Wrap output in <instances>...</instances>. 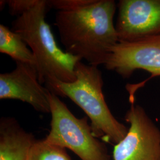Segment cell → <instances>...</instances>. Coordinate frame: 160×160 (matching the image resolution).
I'll return each mask as SVG.
<instances>
[{"label":"cell","instance_id":"11","mask_svg":"<svg viewBox=\"0 0 160 160\" xmlns=\"http://www.w3.org/2000/svg\"><path fill=\"white\" fill-rule=\"evenodd\" d=\"M28 160H72L66 149L37 140L31 149Z\"/></svg>","mask_w":160,"mask_h":160},{"label":"cell","instance_id":"2","mask_svg":"<svg viewBox=\"0 0 160 160\" xmlns=\"http://www.w3.org/2000/svg\"><path fill=\"white\" fill-rule=\"evenodd\" d=\"M75 73L74 82L50 80L45 83L46 88L59 97H68L86 113L95 137L119 143L129 128L114 118L105 101L101 71L97 66L80 61L75 65Z\"/></svg>","mask_w":160,"mask_h":160},{"label":"cell","instance_id":"4","mask_svg":"<svg viewBox=\"0 0 160 160\" xmlns=\"http://www.w3.org/2000/svg\"><path fill=\"white\" fill-rule=\"evenodd\" d=\"M51 121L47 143L68 148L81 160H110L104 143L95 137L88 117L77 118L59 96L49 92Z\"/></svg>","mask_w":160,"mask_h":160},{"label":"cell","instance_id":"3","mask_svg":"<svg viewBox=\"0 0 160 160\" xmlns=\"http://www.w3.org/2000/svg\"><path fill=\"white\" fill-rule=\"evenodd\" d=\"M49 9L48 1L39 0L36 6L12 22V30L23 38L33 52L42 84L52 80L72 82L76 79L75 65L81 60L58 45L46 22Z\"/></svg>","mask_w":160,"mask_h":160},{"label":"cell","instance_id":"10","mask_svg":"<svg viewBox=\"0 0 160 160\" xmlns=\"http://www.w3.org/2000/svg\"><path fill=\"white\" fill-rule=\"evenodd\" d=\"M0 52L16 62L29 63L36 68L34 55L23 38L4 24L0 25Z\"/></svg>","mask_w":160,"mask_h":160},{"label":"cell","instance_id":"12","mask_svg":"<svg viewBox=\"0 0 160 160\" xmlns=\"http://www.w3.org/2000/svg\"><path fill=\"white\" fill-rule=\"evenodd\" d=\"M49 8L58 11H74L87 6L92 0H51L48 1Z\"/></svg>","mask_w":160,"mask_h":160},{"label":"cell","instance_id":"13","mask_svg":"<svg viewBox=\"0 0 160 160\" xmlns=\"http://www.w3.org/2000/svg\"><path fill=\"white\" fill-rule=\"evenodd\" d=\"M39 0H8L6 1L9 12L12 16H21L37 4Z\"/></svg>","mask_w":160,"mask_h":160},{"label":"cell","instance_id":"9","mask_svg":"<svg viewBox=\"0 0 160 160\" xmlns=\"http://www.w3.org/2000/svg\"><path fill=\"white\" fill-rule=\"evenodd\" d=\"M38 139L25 131L15 118L0 119V160H28Z\"/></svg>","mask_w":160,"mask_h":160},{"label":"cell","instance_id":"8","mask_svg":"<svg viewBox=\"0 0 160 160\" xmlns=\"http://www.w3.org/2000/svg\"><path fill=\"white\" fill-rule=\"evenodd\" d=\"M16 63L12 71L0 74V99L20 100L38 112L50 113L49 90L40 83L36 68L29 63Z\"/></svg>","mask_w":160,"mask_h":160},{"label":"cell","instance_id":"6","mask_svg":"<svg viewBox=\"0 0 160 160\" xmlns=\"http://www.w3.org/2000/svg\"><path fill=\"white\" fill-rule=\"evenodd\" d=\"M123 78H129L133 72L142 69L160 76V34L133 42H119L111 49L104 64Z\"/></svg>","mask_w":160,"mask_h":160},{"label":"cell","instance_id":"1","mask_svg":"<svg viewBox=\"0 0 160 160\" xmlns=\"http://www.w3.org/2000/svg\"><path fill=\"white\" fill-rule=\"evenodd\" d=\"M116 7L114 0H92L76 10L58 11L55 25L65 51L89 65H104L119 42L113 22Z\"/></svg>","mask_w":160,"mask_h":160},{"label":"cell","instance_id":"5","mask_svg":"<svg viewBox=\"0 0 160 160\" xmlns=\"http://www.w3.org/2000/svg\"><path fill=\"white\" fill-rule=\"evenodd\" d=\"M133 102L125 116L130 127L115 145L113 160H160V131L143 108Z\"/></svg>","mask_w":160,"mask_h":160},{"label":"cell","instance_id":"7","mask_svg":"<svg viewBox=\"0 0 160 160\" xmlns=\"http://www.w3.org/2000/svg\"><path fill=\"white\" fill-rule=\"evenodd\" d=\"M115 25L119 42L160 34V0H120Z\"/></svg>","mask_w":160,"mask_h":160}]
</instances>
